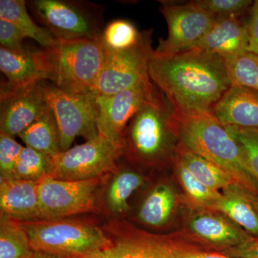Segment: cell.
Instances as JSON below:
<instances>
[{
  "label": "cell",
  "mask_w": 258,
  "mask_h": 258,
  "mask_svg": "<svg viewBox=\"0 0 258 258\" xmlns=\"http://www.w3.org/2000/svg\"><path fill=\"white\" fill-rule=\"evenodd\" d=\"M149 76L176 115L212 114L232 86L225 60L198 47L169 55L154 52Z\"/></svg>",
  "instance_id": "cell-1"
},
{
  "label": "cell",
  "mask_w": 258,
  "mask_h": 258,
  "mask_svg": "<svg viewBox=\"0 0 258 258\" xmlns=\"http://www.w3.org/2000/svg\"><path fill=\"white\" fill-rule=\"evenodd\" d=\"M174 126L179 146L220 166L241 188L258 197V181L240 146L213 115L174 113Z\"/></svg>",
  "instance_id": "cell-2"
},
{
  "label": "cell",
  "mask_w": 258,
  "mask_h": 258,
  "mask_svg": "<svg viewBox=\"0 0 258 258\" xmlns=\"http://www.w3.org/2000/svg\"><path fill=\"white\" fill-rule=\"evenodd\" d=\"M31 52L45 81L71 94L96 96L97 81L104 58L100 37L76 40L55 39L49 46Z\"/></svg>",
  "instance_id": "cell-3"
},
{
  "label": "cell",
  "mask_w": 258,
  "mask_h": 258,
  "mask_svg": "<svg viewBox=\"0 0 258 258\" xmlns=\"http://www.w3.org/2000/svg\"><path fill=\"white\" fill-rule=\"evenodd\" d=\"M34 250L61 258L86 257L107 248L106 232L87 222L69 219L21 222Z\"/></svg>",
  "instance_id": "cell-4"
},
{
  "label": "cell",
  "mask_w": 258,
  "mask_h": 258,
  "mask_svg": "<svg viewBox=\"0 0 258 258\" xmlns=\"http://www.w3.org/2000/svg\"><path fill=\"white\" fill-rule=\"evenodd\" d=\"M123 141L124 152L146 162L160 160L172 149L174 142H179L174 112L160 90L129 121Z\"/></svg>",
  "instance_id": "cell-5"
},
{
  "label": "cell",
  "mask_w": 258,
  "mask_h": 258,
  "mask_svg": "<svg viewBox=\"0 0 258 258\" xmlns=\"http://www.w3.org/2000/svg\"><path fill=\"white\" fill-rule=\"evenodd\" d=\"M27 5L56 39H96L104 30L102 5L74 0H32Z\"/></svg>",
  "instance_id": "cell-6"
},
{
  "label": "cell",
  "mask_w": 258,
  "mask_h": 258,
  "mask_svg": "<svg viewBox=\"0 0 258 258\" xmlns=\"http://www.w3.org/2000/svg\"><path fill=\"white\" fill-rule=\"evenodd\" d=\"M152 30L142 32L138 43L123 51L103 47L104 58L98 81L96 96H111L142 83L150 82L149 63L154 50Z\"/></svg>",
  "instance_id": "cell-7"
},
{
  "label": "cell",
  "mask_w": 258,
  "mask_h": 258,
  "mask_svg": "<svg viewBox=\"0 0 258 258\" xmlns=\"http://www.w3.org/2000/svg\"><path fill=\"white\" fill-rule=\"evenodd\" d=\"M45 101L53 111L60 133L61 152L71 149L76 137L87 141L96 138V96L64 92L48 81H40Z\"/></svg>",
  "instance_id": "cell-8"
},
{
  "label": "cell",
  "mask_w": 258,
  "mask_h": 258,
  "mask_svg": "<svg viewBox=\"0 0 258 258\" xmlns=\"http://www.w3.org/2000/svg\"><path fill=\"white\" fill-rule=\"evenodd\" d=\"M124 152L123 147L98 135L86 143L61 152L53 158L50 177L66 181H83L102 177L116 168Z\"/></svg>",
  "instance_id": "cell-9"
},
{
  "label": "cell",
  "mask_w": 258,
  "mask_h": 258,
  "mask_svg": "<svg viewBox=\"0 0 258 258\" xmlns=\"http://www.w3.org/2000/svg\"><path fill=\"white\" fill-rule=\"evenodd\" d=\"M101 177L83 181L45 178L39 182L40 220H49L95 211Z\"/></svg>",
  "instance_id": "cell-10"
},
{
  "label": "cell",
  "mask_w": 258,
  "mask_h": 258,
  "mask_svg": "<svg viewBox=\"0 0 258 258\" xmlns=\"http://www.w3.org/2000/svg\"><path fill=\"white\" fill-rule=\"evenodd\" d=\"M159 8L168 27L166 39L159 40L154 54L169 55L198 47L215 21V17L194 1L186 3L161 2Z\"/></svg>",
  "instance_id": "cell-11"
},
{
  "label": "cell",
  "mask_w": 258,
  "mask_h": 258,
  "mask_svg": "<svg viewBox=\"0 0 258 258\" xmlns=\"http://www.w3.org/2000/svg\"><path fill=\"white\" fill-rule=\"evenodd\" d=\"M158 91L150 81L111 96H96L98 134L124 149L127 123Z\"/></svg>",
  "instance_id": "cell-12"
},
{
  "label": "cell",
  "mask_w": 258,
  "mask_h": 258,
  "mask_svg": "<svg viewBox=\"0 0 258 258\" xmlns=\"http://www.w3.org/2000/svg\"><path fill=\"white\" fill-rule=\"evenodd\" d=\"M0 132L20 135L42 114L47 106L40 82L1 92Z\"/></svg>",
  "instance_id": "cell-13"
},
{
  "label": "cell",
  "mask_w": 258,
  "mask_h": 258,
  "mask_svg": "<svg viewBox=\"0 0 258 258\" xmlns=\"http://www.w3.org/2000/svg\"><path fill=\"white\" fill-rule=\"evenodd\" d=\"M198 48L217 54L225 62L249 52V36L245 22L237 17H217Z\"/></svg>",
  "instance_id": "cell-14"
},
{
  "label": "cell",
  "mask_w": 258,
  "mask_h": 258,
  "mask_svg": "<svg viewBox=\"0 0 258 258\" xmlns=\"http://www.w3.org/2000/svg\"><path fill=\"white\" fill-rule=\"evenodd\" d=\"M39 182L0 178V213L19 222L40 220Z\"/></svg>",
  "instance_id": "cell-15"
},
{
  "label": "cell",
  "mask_w": 258,
  "mask_h": 258,
  "mask_svg": "<svg viewBox=\"0 0 258 258\" xmlns=\"http://www.w3.org/2000/svg\"><path fill=\"white\" fill-rule=\"evenodd\" d=\"M212 114L224 125L258 128V91L245 86H231Z\"/></svg>",
  "instance_id": "cell-16"
},
{
  "label": "cell",
  "mask_w": 258,
  "mask_h": 258,
  "mask_svg": "<svg viewBox=\"0 0 258 258\" xmlns=\"http://www.w3.org/2000/svg\"><path fill=\"white\" fill-rule=\"evenodd\" d=\"M189 228L216 252L237 247L253 237L230 219L212 213L195 215L189 222Z\"/></svg>",
  "instance_id": "cell-17"
},
{
  "label": "cell",
  "mask_w": 258,
  "mask_h": 258,
  "mask_svg": "<svg viewBox=\"0 0 258 258\" xmlns=\"http://www.w3.org/2000/svg\"><path fill=\"white\" fill-rule=\"evenodd\" d=\"M0 70L8 79L2 86L1 92H9L45 81L32 57L31 50L17 52L0 47Z\"/></svg>",
  "instance_id": "cell-18"
},
{
  "label": "cell",
  "mask_w": 258,
  "mask_h": 258,
  "mask_svg": "<svg viewBox=\"0 0 258 258\" xmlns=\"http://www.w3.org/2000/svg\"><path fill=\"white\" fill-rule=\"evenodd\" d=\"M108 235L111 240L109 247L82 258H167L164 241L147 236Z\"/></svg>",
  "instance_id": "cell-19"
},
{
  "label": "cell",
  "mask_w": 258,
  "mask_h": 258,
  "mask_svg": "<svg viewBox=\"0 0 258 258\" xmlns=\"http://www.w3.org/2000/svg\"><path fill=\"white\" fill-rule=\"evenodd\" d=\"M249 193L237 184L224 190L213 210L221 212L249 235L258 237V213Z\"/></svg>",
  "instance_id": "cell-20"
},
{
  "label": "cell",
  "mask_w": 258,
  "mask_h": 258,
  "mask_svg": "<svg viewBox=\"0 0 258 258\" xmlns=\"http://www.w3.org/2000/svg\"><path fill=\"white\" fill-rule=\"evenodd\" d=\"M26 147L55 158L61 152L60 133L53 111L47 105L42 114L19 135Z\"/></svg>",
  "instance_id": "cell-21"
},
{
  "label": "cell",
  "mask_w": 258,
  "mask_h": 258,
  "mask_svg": "<svg viewBox=\"0 0 258 258\" xmlns=\"http://www.w3.org/2000/svg\"><path fill=\"white\" fill-rule=\"evenodd\" d=\"M178 162L185 168L200 182L210 189L225 190L237 184L228 173L220 166L213 164L195 153L186 150L179 146L177 149Z\"/></svg>",
  "instance_id": "cell-22"
},
{
  "label": "cell",
  "mask_w": 258,
  "mask_h": 258,
  "mask_svg": "<svg viewBox=\"0 0 258 258\" xmlns=\"http://www.w3.org/2000/svg\"><path fill=\"white\" fill-rule=\"evenodd\" d=\"M26 5L27 2L24 0H1L0 20L14 24L25 36L35 40L42 47L49 46L55 41V37L45 27L38 26L32 20Z\"/></svg>",
  "instance_id": "cell-23"
},
{
  "label": "cell",
  "mask_w": 258,
  "mask_h": 258,
  "mask_svg": "<svg viewBox=\"0 0 258 258\" xmlns=\"http://www.w3.org/2000/svg\"><path fill=\"white\" fill-rule=\"evenodd\" d=\"M175 195L170 186H156L144 200L139 212V219L146 225L159 227L165 225L174 211Z\"/></svg>",
  "instance_id": "cell-24"
},
{
  "label": "cell",
  "mask_w": 258,
  "mask_h": 258,
  "mask_svg": "<svg viewBox=\"0 0 258 258\" xmlns=\"http://www.w3.org/2000/svg\"><path fill=\"white\" fill-rule=\"evenodd\" d=\"M35 250L21 222L0 217V258H34Z\"/></svg>",
  "instance_id": "cell-25"
},
{
  "label": "cell",
  "mask_w": 258,
  "mask_h": 258,
  "mask_svg": "<svg viewBox=\"0 0 258 258\" xmlns=\"http://www.w3.org/2000/svg\"><path fill=\"white\" fill-rule=\"evenodd\" d=\"M144 184L141 174L132 170L118 171L107 189L106 203L113 213L123 214L128 211V199Z\"/></svg>",
  "instance_id": "cell-26"
},
{
  "label": "cell",
  "mask_w": 258,
  "mask_h": 258,
  "mask_svg": "<svg viewBox=\"0 0 258 258\" xmlns=\"http://www.w3.org/2000/svg\"><path fill=\"white\" fill-rule=\"evenodd\" d=\"M52 167L53 158L31 148L23 147L13 179L40 182L50 176Z\"/></svg>",
  "instance_id": "cell-27"
},
{
  "label": "cell",
  "mask_w": 258,
  "mask_h": 258,
  "mask_svg": "<svg viewBox=\"0 0 258 258\" xmlns=\"http://www.w3.org/2000/svg\"><path fill=\"white\" fill-rule=\"evenodd\" d=\"M142 32L126 20H115L108 24L102 32L101 43L112 51H123L132 48L138 43Z\"/></svg>",
  "instance_id": "cell-28"
},
{
  "label": "cell",
  "mask_w": 258,
  "mask_h": 258,
  "mask_svg": "<svg viewBox=\"0 0 258 258\" xmlns=\"http://www.w3.org/2000/svg\"><path fill=\"white\" fill-rule=\"evenodd\" d=\"M232 86H245L258 91V55L247 52L226 62Z\"/></svg>",
  "instance_id": "cell-29"
},
{
  "label": "cell",
  "mask_w": 258,
  "mask_h": 258,
  "mask_svg": "<svg viewBox=\"0 0 258 258\" xmlns=\"http://www.w3.org/2000/svg\"><path fill=\"white\" fill-rule=\"evenodd\" d=\"M178 174L188 198L198 206L213 210L217 202L221 198L222 194L217 190L210 189L200 182L186 168L179 162Z\"/></svg>",
  "instance_id": "cell-30"
},
{
  "label": "cell",
  "mask_w": 258,
  "mask_h": 258,
  "mask_svg": "<svg viewBox=\"0 0 258 258\" xmlns=\"http://www.w3.org/2000/svg\"><path fill=\"white\" fill-rule=\"evenodd\" d=\"M225 126L238 143L246 164L258 181V128Z\"/></svg>",
  "instance_id": "cell-31"
},
{
  "label": "cell",
  "mask_w": 258,
  "mask_h": 258,
  "mask_svg": "<svg viewBox=\"0 0 258 258\" xmlns=\"http://www.w3.org/2000/svg\"><path fill=\"white\" fill-rule=\"evenodd\" d=\"M198 6L215 18L237 17L248 15L253 2L250 0H196Z\"/></svg>",
  "instance_id": "cell-32"
},
{
  "label": "cell",
  "mask_w": 258,
  "mask_h": 258,
  "mask_svg": "<svg viewBox=\"0 0 258 258\" xmlns=\"http://www.w3.org/2000/svg\"><path fill=\"white\" fill-rule=\"evenodd\" d=\"M23 149L14 137L0 132V178L13 179Z\"/></svg>",
  "instance_id": "cell-33"
},
{
  "label": "cell",
  "mask_w": 258,
  "mask_h": 258,
  "mask_svg": "<svg viewBox=\"0 0 258 258\" xmlns=\"http://www.w3.org/2000/svg\"><path fill=\"white\" fill-rule=\"evenodd\" d=\"M25 34L10 22L0 20V44L1 47L8 50L24 52L23 46Z\"/></svg>",
  "instance_id": "cell-34"
},
{
  "label": "cell",
  "mask_w": 258,
  "mask_h": 258,
  "mask_svg": "<svg viewBox=\"0 0 258 258\" xmlns=\"http://www.w3.org/2000/svg\"><path fill=\"white\" fill-rule=\"evenodd\" d=\"M168 258H235L216 251L200 250L199 249L166 243Z\"/></svg>",
  "instance_id": "cell-35"
},
{
  "label": "cell",
  "mask_w": 258,
  "mask_h": 258,
  "mask_svg": "<svg viewBox=\"0 0 258 258\" xmlns=\"http://www.w3.org/2000/svg\"><path fill=\"white\" fill-rule=\"evenodd\" d=\"M249 36V52L257 53L258 51V0L254 1L245 21Z\"/></svg>",
  "instance_id": "cell-36"
},
{
  "label": "cell",
  "mask_w": 258,
  "mask_h": 258,
  "mask_svg": "<svg viewBox=\"0 0 258 258\" xmlns=\"http://www.w3.org/2000/svg\"><path fill=\"white\" fill-rule=\"evenodd\" d=\"M220 252L232 257L258 258V237H253L240 245Z\"/></svg>",
  "instance_id": "cell-37"
},
{
  "label": "cell",
  "mask_w": 258,
  "mask_h": 258,
  "mask_svg": "<svg viewBox=\"0 0 258 258\" xmlns=\"http://www.w3.org/2000/svg\"><path fill=\"white\" fill-rule=\"evenodd\" d=\"M34 258H61L57 257V256L52 255V254L45 253V252H38V251H35V256Z\"/></svg>",
  "instance_id": "cell-38"
},
{
  "label": "cell",
  "mask_w": 258,
  "mask_h": 258,
  "mask_svg": "<svg viewBox=\"0 0 258 258\" xmlns=\"http://www.w3.org/2000/svg\"><path fill=\"white\" fill-rule=\"evenodd\" d=\"M249 199H250L251 201H252V204H253L256 211H257L258 213V197L254 196V195H251V194H249Z\"/></svg>",
  "instance_id": "cell-39"
},
{
  "label": "cell",
  "mask_w": 258,
  "mask_h": 258,
  "mask_svg": "<svg viewBox=\"0 0 258 258\" xmlns=\"http://www.w3.org/2000/svg\"><path fill=\"white\" fill-rule=\"evenodd\" d=\"M67 258H82V257H67Z\"/></svg>",
  "instance_id": "cell-40"
},
{
  "label": "cell",
  "mask_w": 258,
  "mask_h": 258,
  "mask_svg": "<svg viewBox=\"0 0 258 258\" xmlns=\"http://www.w3.org/2000/svg\"><path fill=\"white\" fill-rule=\"evenodd\" d=\"M256 54H257V55H258V51H257V53H256Z\"/></svg>",
  "instance_id": "cell-41"
},
{
  "label": "cell",
  "mask_w": 258,
  "mask_h": 258,
  "mask_svg": "<svg viewBox=\"0 0 258 258\" xmlns=\"http://www.w3.org/2000/svg\"><path fill=\"white\" fill-rule=\"evenodd\" d=\"M167 258H168V257H167Z\"/></svg>",
  "instance_id": "cell-42"
}]
</instances>
